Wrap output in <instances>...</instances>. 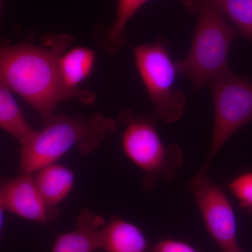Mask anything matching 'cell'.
I'll return each mask as SVG.
<instances>
[{
    "mask_svg": "<svg viewBox=\"0 0 252 252\" xmlns=\"http://www.w3.org/2000/svg\"><path fill=\"white\" fill-rule=\"evenodd\" d=\"M70 34H51L44 44L4 45L0 51L1 83L21 96L42 119L43 124L55 115L56 107L67 99L93 104L96 94L85 89H69L61 74L60 59L72 44Z\"/></svg>",
    "mask_w": 252,
    "mask_h": 252,
    "instance_id": "cell-1",
    "label": "cell"
},
{
    "mask_svg": "<svg viewBox=\"0 0 252 252\" xmlns=\"http://www.w3.org/2000/svg\"><path fill=\"white\" fill-rule=\"evenodd\" d=\"M112 118L96 112L89 118L55 114L44 128L20 150L19 172L34 173L42 167L58 162L72 149L88 155L96 150L109 132L117 130Z\"/></svg>",
    "mask_w": 252,
    "mask_h": 252,
    "instance_id": "cell-2",
    "label": "cell"
},
{
    "mask_svg": "<svg viewBox=\"0 0 252 252\" xmlns=\"http://www.w3.org/2000/svg\"><path fill=\"white\" fill-rule=\"evenodd\" d=\"M198 16L189 54L175 62L177 72L189 78L194 87L201 89L215 78L230 70L228 56L236 30L216 8L206 3L187 10Z\"/></svg>",
    "mask_w": 252,
    "mask_h": 252,
    "instance_id": "cell-3",
    "label": "cell"
},
{
    "mask_svg": "<svg viewBox=\"0 0 252 252\" xmlns=\"http://www.w3.org/2000/svg\"><path fill=\"white\" fill-rule=\"evenodd\" d=\"M119 122L124 126L123 152L142 170L144 188L152 191L159 182L173 180L184 164L182 149L175 144L165 146L148 118L125 109L119 114Z\"/></svg>",
    "mask_w": 252,
    "mask_h": 252,
    "instance_id": "cell-4",
    "label": "cell"
},
{
    "mask_svg": "<svg viewBox=\"0 0 252 252\" xmlns=\"http://www.w3.org/2000/svg\"><path fill=\"white\" fill-rule=\"evenodd\" d=\"M133 54L156 116L166 124L177 122L185 112L187 99L176 86L178 72L168 51L161 43L154 42L136 46Z\"/></svg>",
    "mask_w": 252,
    "mask_h": 252,
    "instance_id": "cell-5",
    "label": "cell"
},
{
    "mask_svg": "<svg viewBox=\"0 0 252 252\" xmlns=\"http://www.w3.org/2000/svg\"><path fill=\"white\" fill-rule=\"evenodd\" d=\"M215 104V126L211 144L200 171L209 167L219 151L233 134L252 122V83L231 69L210 81Z\"/></svg>",
    "mask_w": 252,
    "mask_h": 252,
    "instance_id": "cell-6",
    "label": "cell"
},
{
    "mask_svg": "<svg viewBox=\"0 0 252 252\" xmlns=\"http://www.w3.org/2000/svg\"><path fill=\"white\" fill-rule=\"evenodd\" d=\"M189 190L220 252H240L234 210L224 191L210 180L207 172L200 170L190 182Z\"/></svg>",
    "mask_w": 252,
    "mask_h": 252,
    "instance_id": "cell-7",
    "label": "cell"
},
{
    "mask_svg": "<svg viewBox=\"0 0 252 252\" xmlns=\"http://www.w3.org/2000/svg\"><path fill=\"white\" fill-rule=\"evenodd\" d=\"M0 210L42 225L56 220L59 213V209L46 203L36 187L34 173L1 181Z\"/></svg>",
    "mask_w": 252,
    "mask_h": 252,
    "instance_id": "cell-8",
    "label": "cell"
},
{
    "mask_svg": "<svg viewBox=\"0 0 252 252\" xmlns=\"http://www.w3.org/2000/svg\"><path fill=\"white\" fill-rule=\"evenodd\" d=\"M104 217L84 209L78 215L74 230L59 235L51 252H94L100 250Z\"/></svg>",
    "mask_w": 252,
    "mask_h": 252,
    "instance_id": "cell-9",
    "label": "cell"
},
{
    "mask_svg": "<svg viewBox=\"0 0 252 252\" xmlns=\"http://www.w3.org/2000/svg\"><path fill=\"white\" fill-rule=\"evenodd\" d=\"M147 238L139 227L120 217L106 223L102 231V252H146Z\"/></svg>",
    "mask_w": 252,
    "mask_h": 252,
    "instance_id": "cell-10",
    "label": "cell"
},
{
    "mask_svg": "<svg viewBox=\"0 0 252 252\" xmlns=\"http://www.w3.org/2000/svg\"><path fill=\"white\" fill-rule=\"evenodd\" d=\"M34 181L46 203L53 208L69 195L74 187L75 175L69 167L51 164L34 172Z\"/></svg>",
    "mask_w": 252,
    "mask_h": 252,
    "instance_id": "cell-11",
    "label": "cell"
},
{
    "mask_svg": "<svg viewBox=\"0 0 252 252\" xmlns=\"http://www.w3.org/2000/svg\"><path fill=\"white\" fill-rule=\"evenodd\" d=\"M148 0H119L115 18L107 29L94 33L101 49L109 54H119L127 42V25Z\"/></svg>",
    "mask_w": 252,
    "mask_h": 252,
    "instance_id": "cell-12",
    "label": "cell"
},
{
    "mask_svg": "<svg viewBox=\"0 0 252 252\" xmlns=\"http://www.w3.org/2000/svg\"><path fill=\"white\" fill-rule=\"evenodd\" d=\"M0 127L15 137L21 146L27 144L37 132L26 120L12 91L2 83L0 84Z\"/></svg>",
    "mask_w": 252,
    "mask_h": 252,
    "instance_id": "cell-13",
    "label": "cell"
},
{
    "mask_svg": "<svg viewBox=\"0 0 252 252\" xmlns=\"http://www.w3.org/2000/svg\"><path fill=\"white\" fill-rule=\"evenodd\" d=\"M186 10L194 5H212L228 19L238 35L252 41V0H182Z\"/></svg>",
    "mask_w": 252,
    "mask_h": 252,
    "instance_id": "cell-14",
    "label": "cell"
},
{
    "mask_svg": "<svg viewBox=\"0 0 252 252\" xmlns=\"http://www.w3.org/2000/svg\"><path fill=\"white\" fill-rule=\"evenodd\" d=\"M95 55L93 50L77 47L66 51L60 59V68L64 84L74 90L89 77L94 69Z\"/></svg>",
    "mask_w": 252,
    "mask_h": 252,
    "instance_id": "cell-15",
    "label": "cell"
},
{
    "mask_svg": "<svg viewBox=\"0 0 252 252\" xmlns=\"http://www.w3.org/2000/svg\"><path fill=\"white\" fill-rule=\"evenodd\" d=\"M228 188L240 207L252 214V172L239 175L228 184Z\"/></svg>",
    "mask_w": 252,
    "mask_h": 252,
    "instance_id": "cell-16",
    "label": "cell"
},
{
    "mask_svg": "<svg viewBox=\"0 0 252 252\" xmlns=\"http://www.w3.org/2000/svg\"><path fill=\"white\" fill-rule=\"evenodd\" d=\"M152 252H199L189 244L179 240H161L151 248Z\"/></svg>",
    "mask_w": 252,
    "mask_h": 252,
    "instance_id": "cell-17",
    "label": "cell"
},
{
    "mask_svg": "<svg viewBox=\"0 0 252 252\" xmlns=\"http://www.w3.org/2000/svg\"><path fill=\"white\" fill-rule=\"evenodd\" d=\"M243 252V250H240V252Z\"/></svg>",
    "mask_w": 252,
    "mask_h": 252,
    "instance_id": "cell-18",
    "label": "cell"
}]
</instances>
